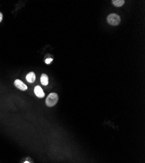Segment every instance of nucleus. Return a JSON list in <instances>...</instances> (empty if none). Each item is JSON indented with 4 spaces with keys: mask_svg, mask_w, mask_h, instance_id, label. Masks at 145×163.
<instances>
[{
    "mask_svg": "<svg viewBox=\"0 0 145 163\" xmlns=\"http://www.w3.org/2000/svg\"><path fill=\"white\" fill-rule=\"evenodd\" d=\"M58 100H59L58 95L57 93H50L48 96V97L46 98V105L49 106V107L54 106L58 102Z\"/></svg>",
    "mask_w": 145,
    "mask_h": 163,
    "instance_id": "1",
    "label": "nucleus"
},
{
    "mask_svg": "<svg viewBox=\"0 0 145 163\" xmlns=\"http://www.w3.org/2000/svg\"><path fill=\"white\" fill-rule=\"evenodd\" d=\"M107 20L108 23L110 25H112V26H117V25L120 24V22H121V20L120 16L115 13L110 14V15L107 16Z\"/></svg>",
    "mask_w": 145,
    "mask_h": 163,
    "instance_id": "2",
    "label": "nucleus"
},
{
    "mask_svg": "<svg viewBox=\"0 0 145 163\" xmlns=\"http://www.w3.org/2000/svg\"><path fill=\"white\" fill-rule=\"evenodd\" d=\"M15 86L22 91H26L27 89V86L23 82H22L20 80H16L15 81Z\"/></svg>",
    "mask_w": 145,
    "mask_h": 163,
    "instance_id": "3",
    "label": "nucleus"
},
{
    "mask_svg": "<svg viewBox=\"0 0 145 163\" xmlns=\"http://www.w3.org/2000/svg\"><path fill=\"white\" fill-rule=\"evenodd\" d=\"M34 91H35V95L39 98H43L44 96H45V94H44L43 89L41 88L40 86H36L35 88Z\"/></svg>",
    "mask_w": 145,
    "mask_h": 163,
    "instance_id": "4",
    "label": "nucleus"
},
{
    "mask_svg": "<svg viewBox=\"0 0 145 163\" xmlns=\"http://www.w3.org/2000/svg\"><path fill=\"white\" fill-rule=\"evenodd\" d=\"M35 74L33 72H31L26 76V80L29 83H33L35 81Z\"/></svg>",
    "mask_w": 145,
    "mask_h": 163,
    "instance_id": "5",
    "label": "nucleus"
},
{
    "mask_svg": "<svg viewBox=\"0 0 145 163\" xmlns=\"http://www.w3.org/2000/svg\"><path fill=\"white\" fill-rule=\"evenodd\" d=\"M40 82L41 84H43V86H47L49 83L48 82V77L46 74H43L41 75L40 77Z\"/></svg>",
    "mask_w": 145,
    "mask_h": 163,
    "instance_id": "6",
    "label": "nucleus"
},
{
    "mask_svg": "<svg viewBox=\"0 0 145 163\" xmlns=\"http://www.w3.org/2000/svg\"><path fill=\"white\" fill-rule=\"evenodd\" d=\"M114 5H115L116 7H121L124 4L125 1L124 0H113L112 1Z\"/></svg>",
    "mask_w": 145,
    "mask_h": 163,
    "instance_id": "7",
    "label": "nucleus"
},
{
    "mask_svg": "<svg viewBox=\"0 0 145 163\" xmlns=\"http://www.w3.org/2000/svg\"><path fill=\"white\" fill-rule=\"evenodd\" d=\"M53 61V59L52 58H48V59H46V61H45V62L46 64H49L50 63L52 62V61Z\"/></svg>",
    "mask_w": 145,
    "mask_h": 163,
    "instance_id": "8",
    "label": "nucleus"
},
{
    "mask_svg": "<svg viewBox=\"0 0 145 163\" xmlns=\"http://www.w3.org/2000/svg\"><path fill=\"white\" fill-rule=\"evenodd\" d=\"M2 19H3V15L1 13H0V22L2 21Z\"/></svg>",
    "mask_w": 145,
    "mask_h": 163,
    "instance_id": "9",
    "label": "nucleus"
},
{
    "mask_svg": "<svg viewBox=\"0 0 145 163\" xmlns=\"http://www.w3.org/2000/svg\"><path fill=\"white\" fill-rule=\"evenodd\" d=\"M24 163H29V162H27V161H26L25 162H24Z\"/></svg>",
    "mask_w": 145,
    "mask_h": 163,
    "instance_id": "10",
    "label": "nucleus"
}]
</instances>
